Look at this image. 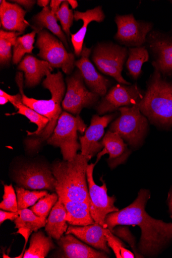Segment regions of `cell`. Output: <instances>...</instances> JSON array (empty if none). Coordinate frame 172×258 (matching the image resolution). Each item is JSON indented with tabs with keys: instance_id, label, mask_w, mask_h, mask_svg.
<instances>
[{
	"instance_id": "obj_1",
	"label": "cell",
	"mask_w": 172,
	"mask_h": 258,
	"mask_svg": "<svg viewBox=\"0 0 172 258\" xmlns=\"http://www.w3.org/2000/svg\"><path fill=\"white\" fill-rule=\"evenodd\" d=\"M150 198L148 190L141 189L133 203L109 214L105 219L111 231L118 225L139 226L141 236L138 250L140 253L149 256L159 253L172 240V223L154 219L146 212L145 206Z\"/></svg>"
},
{
	"instance_id": "obj_2",
	"label": "cell",
	"mask_w": 172,
	"mask_h": 258,
	"mask_svg": "<svg viewBox=\"0 0 172 258\" xmlns=\"http://www.w3.org/2000/svg\"><path fill=\"white\" fill-rule=\"evenodd\" d=\"M16 82L21 94L22 103L46 117L49 122L45 128L37 135H30L24 140V145L28 154L37 153L47 140L52 135L57 125L59 117L62 113L61 104L66 90L63 74L59 72L52 74L48 73L43 81V87L51 94V99L48 100H37L28 98L24 93L23 75L19 72L16 76Z\"/></svg>"
},
{
	"instance_id": "obj_3",
	"label": "cell",
	"mask_w": 172,
	"mask_h": 258,
	"mask_svg": "<svg viewBox=\"0 0 172 258\" xmlns=\"http://www.w3.org/2000/svg\"><path fill=\"white\" fill-rule=\"evenodd\" d=\"M90 159L81 154L70 161L56 160L52 170L59 199L90 204L87 169Z\"/></svg>"
},
{
	"instance_id": "obj_4",
	"label": "cell",
	"mask_w": 172,
	"mask_h": 258,
	"mask_svg": "<svg viewBox=\"0 0 172 258\" xmlns=\"http://www.w3.org/2000/svg\"><path fill=\"white\" fill-rule=\"evenodd\" d=\"M138 106L141 113L155 125L164 128L171 127L172 82L164 79L155 70Z\"/></svg>"
},
{
	"instance_id": "obj_5",
	"label": "cell",
	"mask_w": 172,
	"mask_h": 258,
	"mask_svg": "<svg viewBox=\"0 0 172 258\" xmlns=\"http://www.w3.org/2000/svg\"><path fill=\"white\" fill-rule=\"evenodd\" d=\"M11 172V178L19 187L56 191V180L52 166L43 160H22L15 163Z\"/></svg>"
},
{
	"instance_id": "obj_6",
	"label": "cell",
	"mask_w": 172,
	"mask_h": 258,
	"mask_svg": "<svg viewBox=\"0 0 172 258\" xmlns=\"http://www.w3.org/2000/svg\"><path fill=\"white\" fill-rule=\"evenodd\" d=\"M86 129V124L80 115H74L63 111L46 144L60 148L64 160L72 161L81 148V144L78 142V133L83 134Z\"/></svg>"
},
{
	"instance_id": "obj_7",
	"label": "cell",
	"mask_w": 172,
	"mask_h": 258,
	"mask_svg": "<svg viewBox=\"0 0 172 258\" xmlns=\"http://www.w3.org/2000/svg\"><path fill=\"white\" fill-rule=\"evenodd\" d=\"M120 115L110 126L109 131L117 133L131 147H140L149 130L146 117L140 111L138 104L119 109Z\"/></svg>"
},
{
	"instance_id": "obj_8",
	"label": "cell",
	"mask_w": 172,
	"mask_h": 258,
	"mask_svg": "<svg viewBox=\"0 0 172 258\" xmlns=\"http://www.w3.org/2000/svg\"><path fill=\"white\" fill-rule=\"evenodd\" d=\"M129 49L113 42L98 43L92 51V60L103 74L121 84L131 85L122 77V72L128 57Z\"/></svg>"
},
{
	"instance_id": "obj_9",
	"label": "cell",
	"mask_w": 172,
	"mask_h": 258,
	"mask_svg": "<svg viewBox=\"0 0 172 258\" xmlns=\"http://www.w3.org/2000/svg\"><path fill=\"white\" fill-rule=\"evenodd\" d=\"M37 32L38 56L53 68H60L66 74L71 75L76 67L75 54L68 52L64 43L50 32L45 29Z\"/></svg>"
},
{
	"instance_id": "obj_10",
	"label": "cell",
	"mask_w": 172,
	"mask_h": 258,
	"mask_svg": "<svg viewBox=\"0 0 172 258\" xmlns=\"http://www.w3.org/2000/svg\"><path fill=\"white\" fill-rule=\"evenodd\" d=\"M67 91L62 105L67 112L79 115L84 108L99 103L100 97L87 88L82 74L78 69L66 79Z\"/></svg>"
},
{
	"instance_id": "obj_11",
	"label": "cell",
	"mask_w": 172,
	"mask_h": 258,
	"mask_svg": "<svg viewBox=\"0 0 172 258\" xmlns=\"http://www.w3.org/2000/svg\"><path fill=\"white\" fill-rule=\"evenodd\" d=\"M96 163L88 165L87 179L90 199V210L95 223L107 228L105 223L106 217L110 214L118 212L119 209L114 205L115 197H109L105 182L101 186L97 185L94 181L93 174Z\"/></svg>"
},
{
	"instance_id": "obj_12",
	"label": "cell",
	"mask_w": 172,
	"mask_h": 258,
	"mask_svg": "<svg viewBox=\"0 0 172 258\" xmlns=\"http://www.w3.org/2000/svg\"><path fill=\"white\" fill-rule=\"evenodd\" d=\"M114 21L117 26L114 39L129 48L144 46L153 29L151 22L137 20L133 14L117 15Z\"/></svg>"
},
{
	"instance_id": "obj_13",
	"label": "cell",
	"mask_w": 172,
	"mask_h": 258,
	"mask_svg": "<svg viewBox=\"0 0 172 258\" xmlns=\"http://www.w3.org/2000/svg\"><path fill=\"white\" fill-rule=\"evenodd\" d=\"M144 94L137 84L127 85L118 84L111 87L97 104L96 110L99 115H105L121 107H132L138 104Z\"/></svg>"
},
{
	"instance_id": "obj_14",
	"label": "cell",
	"mask_w": 172,
	"mask_h": 258,
	"mask_svg": "<svg viewBox=\"0 0 172 258\" xmlns=\"http://www.w3.org/2000/svg\"><path fill=\"white\" fill-rule=\"evenodd\" d=\"M117 114L93 115L91 123L85 135L80 138L81 154L90 160L103 148L101 139L104 137L105 129L115 118Z\"/></svg>"
},
{
	"instance_id": "obj_15",
	"label": "cell",
	"mask_w": 172,
	"mask_h": 258,
	"mask_svg": "<svg viewBox=\"0 0 172 258\" xmlns=\"http://www.w3.org/2000/svg\"><path fill=\"white\" fill-rule=\"evenodd\" d=\"M153 57L152 64L163 77L172 76V38L151 32L146 43Z\"/></svg>"
},
{
	"instance_id": "obj_16",
	"label": "cell",
	"mask_w": 172,
	"mask_h": 258,
	"mask_svg": "<svg viewBox=\"0 0 172 258\" xmlns=\"http://www.w3.org/2000/svg\"><path fill=\"white\" fill-rule=\"evenodd\" d=\"M92 49L84 44L81 58L76 61V67L81 72L86 85L90 91L103 97L107 92L110 81L96 71L89 60Z\"/></svg>"
},
{
	"instance_id": "obj_17",
	"label": "cell",
	"mask_w": 172,
	"mask_h": 258,
	"mask_svg": "<svg viewBox=\"0 0 172 258\" xmlns=\"http://www.w3.org/2000/svg\"><path fill=\"white\" fill-rule=\"evenodd\" d=\"M59 247L51 256L62 258H107L103 251H99L86 245L72 234H66L58 240Z\"/></svg>"
},
{
	"instance_id": "obj_18",
	"label": "cell",
	"mask_w": 172,
	"mask_h": 258,
	"mask_svg": "<svg viewBox=\"0 0 172 258\" xmlns=\"http://www.w3.org/2000/svg\"><path fill=\"white\" fill-rule=\"evenodd\" d=\"M102 143L103 150L97 154L95 163L104 155L108 154L107 161L109 167L113 169L126 162L131 154L128 145L117 133L110 131L103 138Z\"/></svg>"
},
{
	"instance_id": "obj_19",
	"label": "cell",
	"mask_w": 172,
	"mask_h": 258,
	"mask_svg": "<svg viewBox=\"0 0 172 258\" xmlns=\"http://www.w3.org/2000/svg\"><path fill=\"white\" fill-rule=\"evenodd\" d=\"M105 228L96 223L82 226L70 225L66 234H72L96 249L110 253V250L105 236Z\"/></svg>"
},
{
	"instance_id": "obj_20",
	"label": "cell",
	"mask_w": 172,
	"mask_h": 258,
	"mask_svg": "<svg viewBox=\"0 0 172 258\" xmlns=\"http://www.w3.org/2000/svg\"><path fill=\"white\" fill-rule=\"evenodd\" d=\"M27 13L17 4L0 1V21L4 30L21 34L24 32L29 26L25 19Z\"/></svg>"
},
{
	"instance_id": "obj_21",
	"label": "cell",
	"mask_w": 172,
	"mask_h": 258,
	"mask_svg": "<svg viewBox=\"0 0 172 258\" xmlns=\"http://www.w3.org/2000/svg\"><path fill=\"white\" fill-rule=\"evenodd\" d=\"M18 69L23 72L25 85L27 88H33L38 85L44 77L53 70L47 62L31 55L24 56L19 63Z\"/></svg>"
},
{
	"instance_id": "obj_22",
	"label": "cell",
	"mask_w": 172,
	"mask_h": 258,
	"mask_svg": "<svg viewBox=\"0 0 172 258\" xmlns=\"http://www.w3.org/2000/svg\"><path fill=\"white\" fill-rule=\"evenodd\" d=\"M74 15H75L76 21L81 20L83 21V25L81 29L76 34L71 35V41L73 46L74 52L77 56L79 57L82 52L88 25L92 21L98 23L103 22L105 15L101 6L88 10L85 12L76 11L74 12Z\"/></svg>"
},
{
	"instance_id": "obj_23",
	"label": "cell",
	"mask_w": 172,
	"mask_h": 258,
	"mask_svg": "<svg viewBox=\"0 0 172 258\" xmlns=\"http://www.w3.org/2000/svg\"><path fill=\"white\" fill-rule=\"evenodd\" d=\"M65 206L67 214L66 221L72 226H86L95 223L91 217L90 204L59 199Z\"/></svg>"
},
{
	"instance_id": "obj_24",
	"label": "cell",
	"mask_w": 172,
	"mask_h": 258,
	"mask_svg": "<svg viewBox=\"0 0 172 258\" xmlns=\"http://www.w3.org/2000/svg\"><path fill=\"white\" fill-rule=\"evenodd\" d=\"M33 30L39 31L46 29L50 31L64 43L67 49L69 44L67 37L61 27L58 25L56 18L52 14L50 6L42 9V10L34 16L32 19Z\"/></svg>"
},
{
	"instance_id": "obj_25",
	"label": "cell",
	"mask_w": 172,
	"mask_h": 258,
	"mask_svg": "<svg viewBox=\"0 0 172 258\" xmlns=\"http://www.w3.org/2000/svg\"><path fill=\"white\" fill-rule=\"evenodd\" d=\"M67 210L59 200L52 208L47 220L45 230L48 236L59 240L68 229L66 220Z\"/></svg>"
},
{
	"instance_id": "obj_26",
	"label": "cell",
	"mask_w": 172,
	"mask_h": 258,
	"mask_svg": "<svg viewBox=\"0 0 172 258\" xmlns=\"http://www.w3.org/2000/svg\"><path fill=\"white\" fill-rule=\"evenodd\" d=\"M52 237H46L42 231L35 232L31 237L30 246L23 258H44L49 252L56 248Z\"/></svg>"
},
{
	"instance_id": "obj_27",
	"label": "cell",
	"mask_w": 172,
	"mask_h": 258,
	"mask_svg": "<svg viewBox=\"0 0 172 258\" xmlns=\"http://www.w3.org/2000/svg\"><path fill=\"white\" fill-rule=\"evenodd\" d=\"M18 213L19 217L14 221L15 228L18 231L27 232L30 235L32 232L37 231L46 224V219L36 216L31 209L19 210Z\"/></svg>"
},
{
	"instance_id": "obj_28",
	"label": "cell",
	"mask_w": 172,
	"mask_h": 258,
	"mask_svg": "<svg viewBox=\"0 0 172 258\" xmlns=\"http://www.w3.org/2000/svg\"><path fill=\"white\" fill-rule=\"evenodd\" d=\"M149 52L145 46L129 48L126 66L130 75L137 80L142 73L143 64L149 60Z\"/></svg>"
},
{
	"instance_id": "obj_29",
	"label": "cell",
	"mask_w": 172,
	"mask_h": 258,
	"mask_svg": "<svg viewBox=\"0 0 172 258\" xmlns=\"http://www.w3.org/2000/svg\"><path fill=\"white\" fill-rule=\"evenodd\" d=\"M36 35L37 32L33 30L30 33L17 38L13 47L12 61L14 64L19 63L26 54L32 53Z\"/></svg>"
},
{
	"instance_id": "obj_30",
	"label": "cell",
	"mask_w": 172,
	"mask_h": 258,
	"mask_svg": "<svg viewBox=\"0 0 172 258\" xmlns=\"http://www.w3.org/2000/svg\"><path fill=\"white\" fill-rule=\"evenodd\" d=\"M20 35L19 33L0 31V63L2 66L10 63L13 58L12 48Z\"/></svg>"
},
{
	"instance_id": "obj_31",
	"label": "cell",
	"mask_w": 172,
	"mask_h": 258,
	"mask_svg": "<svg viewBox=\"0 0 172 258\" xmlns=\"http://www.w3.org/2000/svg\"><path fill=\"white\" fill-rule=\"evenodd\" d=\"M18 111L15 114H20L25 116L31 122L37 125V130L34 132L27 131V136L37 135L47 126L49 120L32 108L24 105L22 101L18 103L15 107Z\"/></svg>"
},
{
	"instance_id": "obj_32",
	"label": "cell",
	"mask_w": 172,
	"mask_h": 258,
	"mask_svg": "<svg viewBox=\"0 0 172 258\" xmlns=\"http://www.w3.org/2000/svg\"><path fill=\"white\" fill-rule=\"evenodd\" d=\"M15 189L18 210L33 206L38 201L48 194L46 190L31 191L18 186H15Z\"/></svg>"
},
{
	"instance_id": "obj_33",
	"label": "cell",
	"mask_w": 172,
	"mask_h": 258,
	"mask_svg": "<svg viewBox=\"0 0 172 258\" xmlns=\"http://www.w3.org/2000/svg\"><path fill=\"white\" fill-rule=\"evenodd\" d=\"M59 200L57 194H48L32 206L31 210L36 216L46 219Z\"/></svg>"
},
{
	"instance_id": "obj_34",
	"label": "cell",
	"mask_w": 172,
	"mask_h": 258,
	"mask_svg": "<svg viewBox=\"0 0 172 258\" xmlns=\"http://www.w3.org/2000/svg\"><path fill=\"white\" fill-rule=\"evenodd\" d=\"M105 236L108 246L111 248L117 258H134V254L125 248V245L119 239L113 235L108 228L105 229Z\"/></svg>"
},
{
	"instance_id": "obj_35",
	"label": "cell",
	"mask_w": 172,
	"mask_h": 258,
	"mask_svg": "<svg viewBox=\"0 0 172 258\" xmlns=\"http://www.w3.org/2000/svg\"><path fill=\"white\" fill-rule=\"evenodd\" d=\"M56 18L60 21L64 32L67 37L70 38L71 34L70 28L73 25L75 19L73 11L69 9L68 1H64L56 15Z\"/></svg>"
},
{
	"instance_id": "obj_36",
	"label": "cell",
	"mask_w": 172,
	"mask_h": 258,
	"mask_svg": "<svg viewBox=\"0 0 172 258\" xmlns=\"http://www.w3.org/2000/svg\"><path fill=\"white\" fill-rule=\"evenodd\" d=\"M0 208L7 212H18L17 197L12 184L4 185L3 201L0 204Z\"/></svg>"
},
{
	"instance_id": "obj_37",
	"label": "cell",
	"mask_w": 172,
	"mask_h": 258,
	"mask_svg": "<svg viewBox=\"0 0 172 258\" xmlns=\"http://www.w3.org/2000/svg\"><path fill=\"white\" fill-rule=\"evenodd\" d=\"M0 96H3L6 98L7 100L10 102L15 108L17 104L22 101V95L20 93L17 94L16 95H10L2 89L0 90Z\"/></svg>"
},
{
	"instance_id": "obj_38",
	"label": "cell",
	"mask_w": 172,
	"mask_h": 258,
	"mask_svg": "<svg viewBox=\"0 0 172 258\" xmlns=\"http://www.w3.org/2000/svg\"><path fill=\"white\" fill-rule=\"evenodd\" d=\"M19 217V213L18 212H6L5 210L0 211V224H3L7 220H10L12 221H15Z\"/></svg>"
},
{
	"instance_id": "obj_39",
	"label": "cell",
	"mask_w": 172,
	"mask_h": 258,
	"mask_svg": "<svg viewBox=\"0 0 172 258\" xmlns=\"http://www.w3.org/2000/svg\"><path fill=\"white\" fill-rule=\"evenodd\" d=\"M11 2L23 7L27 11H31L37 3V2L32 1V0H15V1H12Z\"/></svg>"
},
{
	"instance_id": "obj_40",
	"label": "cell",
	"mask_w": 172,
	"mask_h": 258,
	"mask_svg": "<svg viewBox=\"0 0 172 258\" xmlns=\"http://www.w3.org/2000/svg\"><path fill=\"white\" fill-rule=\"evenodd\" d=\"M63 2L64 1H62V0H52L50 3V7L51 10V12L55 17Z\"/></svg>"
},
{
	"instance_id": "obj_41",
	"label": "cell",
	"mask_w": 172,
	"mask_h": 258,
	"mask_svg": "<svg viewBox=\"0 0 172 258\" xmlns=\"http://www.w3.org/2000/svg\"><path fill=\"white\" fill-rule=\"evenodd\" d=\"M51 2L49 1V0H38L37 1V5L43 9L48 7V5Z\"/></svg>"
},
{
	"instance_id": "obj_42",
	"label": "cell",
	"mask_w": 172,
	"mask_h": 258,
	"mask_svg": "<svg viewBox=\"0 0 172 258\" xmlns=\"http://www.w3.org/2000/svg\"><path fill=\"white\" fill-rule=\"evenodd\" d=\"M167 202L169 208V212L172 216V188L170 189L168 193Z\"/></svg>"
},
{
	"instance_id": "obj_43",
	"label": "cell",
	"mask_w": 172,
	"mask_h": 258,
	"mask_svg": "<svg viewBox=\"0 0 172 258\" xmlns=\"http://www.w3.org/2000/svg\"><path fill=\"white\" fill-rule=\"evenodd\" d=\"M68 2L73 10L76 9L79 7L78 3L76 0H68Z\"/></svg>"
},
{
	"instance_id": "obj_44",
	"label": "cell",
	"mask_w": 172,
	"mask_h": 258,
	"mask_svg": "<svg viewBox=\"0 0 172 258\" xmlns=\"http://www.w3.org/2000/svg\"><path fill=\"white\" fill-rule=\"evenodd\" d=\"M171 217V219H172V216H171V217Z\"/></svg>"
}]
</instances>
